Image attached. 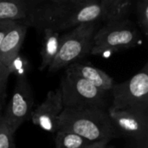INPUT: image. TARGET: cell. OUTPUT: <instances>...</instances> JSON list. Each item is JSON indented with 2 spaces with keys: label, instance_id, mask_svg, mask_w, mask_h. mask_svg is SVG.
Masks as SVG:
<instances>
[{
  "label": "cell",
  "instance_id": "11",
  "mask_svg": "<svg viewBox=\"0 0 148 148\" xmlns=\"http://www.w3.org/2000/svg\"><path fill=\"white\" fill-rule=\"evenodd\" d=\"M102 19V8L100 0H83L75 3L69 18L60 26L59 32L78 25L97 22Z\"/></svg>",
  "mask_w": 148,
  "mask_h": 148
},
{
  "label": "cell",
  "instance_id": "20",
  "mask_svg": "<svg viewBox=\"0 0 148 148\" xmlns=\"http://www.w3.org/2000/svg\"><path fill=\"white\" fill-rule=\"evenodd\" d=\"M14 23V21H8V20H0V45L1 42L7 33L8 29L11 27Z\"/></svg>",
  "mask_w": 148,
  "mask_h": 148
},
{
  "label": "cell",
  "instance_id": "15",
  "mask_svg": "<svg viewBox=\"0 0 148 148\" xmlns=\"http://www.w3.org/2000/svg\"><path fill=\"white\" fill-rule=\"evenodd\" d=\"M102 8V19L108 22L126 19L134 0H100Z\"/></svg>",
  "mask_w": 148,
  "mask_h": 148
},
{
  "label": "cell",
  "instance_id": "10",
  "mask_svg": "<svg viewBox=\"0 0 148 148\" xmlns=\"http://www.w3.org/2000/svg\"><path fill=\"white\" fill-rule=\"evenodd\" d=\"M28 26L21 22H14L5 34L0 45V64L5 68L19 54L20 49L24 42Z\"/></svg>",
  "mask_w": 148,
  "mask_h": 148
},
{
  "label": "cell",
  "instance_id": "8",
  "mask_svg": "<svg viewBox=\"0 0 148 148\" xmlns=\"http://www.w3.org/2000/svg\"><path fill=\"white\" fill-rule=\"evenodd\" d=\"M75 3L70 1L52 2L49 0L33 10L24 24L28 27H35L41 32L46 29L59 31L60 26L69 18Z\"/></svg>",
  "mask_w": 148,
  "mask_h": 148
},
{
  "label": "cell",
  "instance_id": "6",
  "mask_svg": "<svg viewBox=\"0 0 148 148\" xmlns=\"http://www.w3.org/2000/svg\"><path fill=\"white\" fill-rule=\"evenodd\" d=\"M33 105V92L26 76L17 77L11 98L3 114V120L11 133L15 134L23 123L30 120Z\"/></svg>",
  "mask_w": 148,
  "mask_h": 148
},
{
  "label": "cell",
  "instance_id": "3",
  "mask_svg": "<svg viewBox=\"0 0 148 148\" xmlns=\"http://www.w3.org/2000/svg\"><path fill=\"white\" fill-rule=\"evenodd\" d=\"M138 41V29L132 21L121 19L108 22L104 27L95 31L89 55L104 56L129 49Z\"/></svg>",
  "mask_w": 148,
  "mask_h": 148
},
{
  "label": "cell",
  "instance_id": "9",
  "mask_svg": "<svg viewBox=\"0 0 148 148\" xmlns=\"http://www.w3.org/2000/svg\"><path fill=\"white\" fill-rule=\"evenodd\" d=\"M63 108L60 88L49 91L44 101L32 111L31 121L44 131L56 133L58 130V118Z\"/></svg>",
  "mask_w": 148,
  "mask_h": 148
},
{
  "label": "cell",
  "instance_id": "1",
  "mask_svg": "<svg viewBox=\"0 0 148 148\" xmlns=\"http://www.w3.org/2000/svg\"><path fill=\"white\" fill-rule=\"evenodd\" d=\"M58 130L74 133L95 142L111 140L117 134L108 109L101 108H64L58 118Z\"/></svg>",
  "mask_w": 148,
  "mask_h": 148
},
{
  "label": "cell",
  "instance_id": "21",
  "mask_svg": "<svg viewBox=\"0 0 148 148\" xmlns=\"http://www.w3.org/2000/svg\"><path fill=\"white\" fill-rule=\"evenodd\" d=\"M109 141L110 140H103L95 142H89L86 148H114L108 145Z\"/></svg>",
  "mask_w": 148,
  "mask_h": 148
},
{
  "label": "cell",
  "instance_id": "18",
  "mask_svg": "<svg viewBox=\"0 0 148 148\" xmlns=\"http://www.w3.org/2000/svg\"><path fill=\"white\" fill-rule=\"evenodd\" d=\"M14 134L9 129L5 122L2 119L0 121V148H16L14 139Z\"/></svg>",
  "mask_w": 148,
  "mask_h": 148
},
{
  "label": "cell",
  "instance_id": "5",
  "mask_svg": "<svg viewBox=\"0 0 148 148\" xmlns=\"http://www.w3.org/2000/svg\"><path fill=\"white\" fill-rule=\"evenodd\" d=\"M114 109L148 112V65L129 80L114 84L111 89Z\"/></svg>",
  "mask_w": 148,
  "mask_h": 148
},
{
  "label": "cell",
  "instance_id": "25",
  "mask_svg": "<svg viewBox=\"0 0 148 148\" xmlns=\"http://www.w3.org/2000/svg\"><path fill=\"white\" fill-rule=\"evenodd\" d=\"M52 2H63V1H68V0H49Z\"/></svg>",
  "mask_w": 148,
  "mask_h": 148
},
{
  "label": "cell",
  "instance_id": "19",
  "mask_svg": "<svg viewBox=\"0 0 148 148\" xmlns=\"http://www.w3.org/2000/svg\"><path fill=\"white\" fill-rule=\"evenodd\" d=\"M10 75L7 68L0 64V106H3L6 96V87L8 78Z\"/></svg>",
  "mask_w": 148,
  "mask_h": 148
},
{
  "label": "cell",
  "instance_id": "22",
  "mask_svg": "<svg viewBox=\"0 0 148 148\" xmlns=\"http://www.w3.org/2000/svg\"><path fill=\"white\" fill-rule=\"evenodd\" d=\"M24 1L29 4V7L32 9V10H33L35 8H36V7L42 5V3H44L45 2H47V1H49V0H24Z\"/></svg>",
  "mask_w": 148,
  "mask_h": 148
},
{
  "label": "cell",
  "instance_id": "14",
  "mask_svg": "<svg viewBox=\"0 0 148 148\" xmlns=\"http://www.w3.org/2000/svg\"><path fill=\"white\" fill-rule=\"evenodd\" d=\"M43 37L41 49V65L40 70L48 68L56 57L59 44H60V32L52 29H46L42 31Z\"/></svg>",
  "mask_w": 148,
  "mask_h": 148
},
{
  "label": "cell",
  "instance_id": "7",
  "mask_svg": "<svg viewBox=\"0 0 148 148\" xmlns=\"http://www.w3.org/2000/svg\"><path fill=\"white\" fill-rule=\"evenodd\" d=\"M111 122L118 134L134 140L145 148L148 140V112L137 110L108 108Z\"/></svg>",
  "mask_w": 148,
  "mask_h": 148
},
{
  "label": "cell",
  "instance_id": "12",
  "mask_svg": "<svg viewBox=\"0 0 148 148\" xmlns=\"http://www.w3.org/2000/svg\"><path fill=\"white\" fill-rule=\"evenodd\" d=\"M66 71L85 79L98 88L107 92H110L115 84L114 79L103 70L91 65L79 63L78 62L69 65L66 68Z\"/></svg>",
  "mask_w": 148,
  "mask_h": 148
},
{
  "label": "cell",
  "instance_id": "2",
  "mask_svg": "<svg viewBox=\"0 0 148 148\" xmlns=\"http://www.w3.org/2000/svg\"><path fill=\"white\" fill-rule=\"evenodd\" d=\"M97 22L83 23L61 35L57 54L49 64V71L56 72L90 54Z\"/></svg>",
  "mask_w": 148,
  "mask_h": 148
},
{
  "label": "cell",
  "instance_id": "16",
  "mask_svg": "<svg viewBox=\"0 0 148 148\" xmlns=\"http://www.w3.org/2000/svg\"><path fill=\"white\" fill-rule=\"evenodd\" d=\"M89 142L74 133L57 130L56 135V148H86Z\"/></svg>",
  "mask_w": 148,
  "mask_h": 148
},
{
  "label": "cell",
  "instance_id": "23",
  "mask_svg": "<svg viewBox=\"0 0 148 148\" xmlns=\"http://www.w3.org/2000/svg\"><path fill=\"white\" fill-rule=\"evenodd\" d=\"M2 110H3V107H2V106H0V121H1V119H2V116H3Z\"/></svg>",
  "mask_w": 148,
  "mask_h": 148
},
{
  "label": "cell",
  "instance_id": "17",
  "mask_svg": "<svg viewBox=\"0 0 148 148\" xmlns=\"http://www.w3.org/2000/svg\"><path fill=\"white\" fill-rule=\"evenodd\" d=\"M137 19L140 28L145 34L148 35V0H138L136 4Z\"/></svg>",
  "mask_w": 148,
  "mask_h": 148
},
{
  "label": "cell",
  "instance_id": "24",
  "mask_svg": "<svg viewBox=\"0 0 148 148\" xmlns=\"http://www.w3.org/2000/svg\"><path fill=\"white\" fill-rule=\"evenodd\" d=\"M68 1H70V2H73V3H78V2H81V1H83V0H68Z\"/></svg>",
  "mask_w": 148,
  "mask_h": 148
},
{
  "label": "cell",
  "instance_id": "13",
  "mask_svg": "<svg viewBox=\"0 0 148 148\" xmlns=\"http://www.w3.org/2000/svg\"><path fill=\"white\" fill-rule=\"evenodd\" d=\"M32 9L24 0H0V20L25 23Z\"/></svg>",
  "mask_w": 148,
  "mask_h": 148
},
{
  "label": "cell",
  "instance_id": "4",
  "mask_svg": "<svg viewBox=\"0 0 148 148\" xmlns=\"http://www.w3.org/2000/svg\"><path fill=\"white\" fill-rule=\"evenodd\" d=\"M64 108H101L107 109L108 93L101 90L85 79L65 71L61 81Z\"/></svg>",
  "mask_w": 148,
  "mask_h": 148
}]
</instances>
